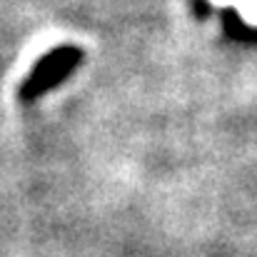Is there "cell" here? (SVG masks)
I'll use <instances>...</instances> for the list:
<instances>
[{"label":"cell","mask_w":257,"mask_h":257,"mask_svg":"<svg viewBox=\"0 0 257 257\" xmlns=\"http://www.w3.org/2000/svg\"><path fill=\"white\" fill-rule=\"evenodd\" d=\"M80 60V50L75 48H60L55 53H50L48 58L40 60V65L35 68V73L28 78V83L23 87V97L30 100V97H38L43 95L45 90H50L53 85H58Z\"/></svg>","instance_id":"6da1fadb"}]
</instances>
